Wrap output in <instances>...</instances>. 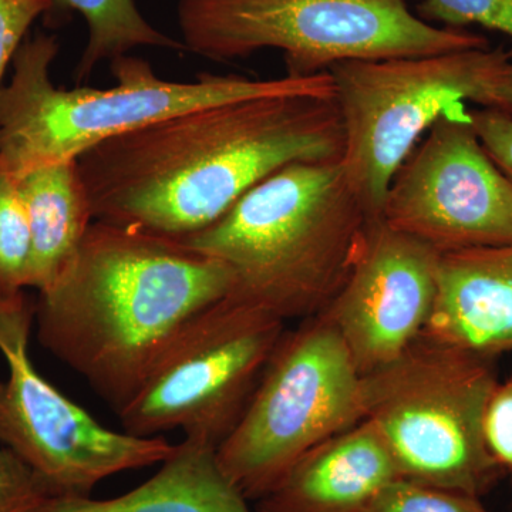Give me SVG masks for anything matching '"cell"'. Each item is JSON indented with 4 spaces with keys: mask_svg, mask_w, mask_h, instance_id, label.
Masks as SVG:
<instances>
[{
    "mask_svg": "<svg viewBox=\"0 0 512 512\" xmlns=\"http://www.w3.org/2000/svg\"><path fill=\"white\" fill-rule=\"evenodd\" d=\"M335 99L268 96L177 114L77 158L94 221L184 239L286 165L335 161Z\"/></svg>",
    "mask_w": 512,
    "mask_h": 512,
    "instance_id": "obj_1",
    "label": "cell"
},
{
    "mask_svg": "<svg viewBox=\"0 0 512 512\" xmlns=\"http://www.w3.org/2000/svg\"><path fill=\"white\" fill-rule=\"evenodd\" d=\"M55 498L32 468L0 446V512H49Z\"/></svg>",
    "mask_w": 512,
    "mask_h": 512,
    "instance_id": "obj_21",
    "label": "cell"
},
{
    "mask_svg": "<svg viewBox=\"0 0 512 512\" xmlns=\"http://www.w3.org/2000/svg\"><path fill=\"white\" fill-rule=\"evenodd\" d=\"M362 420V376L335 326L312 316L285 330L218 460L258 501L306 453Z\"/></svg>",
    "mask_w": 512,
    "mask_h": 512,
    "instance_id": "obj_7",
    "label": "cell"
},
{
    "mask_svg": "<svg viewBox=\"0 0 512 512\" xmlns=\"http://www.w3.org/2000/svg\"><path fill=\"white\" fill-rule=\"evenodd\" d=\"M248 501L221 467L217 447L184 437L134 490L109 500L55 498L49 512H252Z\"/></svg>",
    "mask_w": 512,
    "mask_h": 512,
    "instance_id": "obj_15",
    "label": "cell"
},
{
    "mask_svg": "<svg viewBox=\"0 0 512 512\" xmlns=\"http://www.w3.org/2000/svg\"><path fill=\"white\" fill-rule=\"evenodd\" d=\"M420 338L488 359L512 350V244L440 254Z\"/></svg>",
    "mask_w": 512,
    "mask_h": 512,
    "instance_id": "obj_13",
    "label": "cell"
},
{
    "mask_svg": "<svg viewBox=\"0 0 512 512\" xmlns=\"http://www.w3.org/2000/svg\"><path fill=\"white\" fill-rule=\"evenodd\" d=\"M476 103L512 116V52L484 73Z\"/></svg>",
    "mask_w": 512,
    "mask_h": 512,
    "instance_id": "obj_25",
    "label": "cell"
},
{
    "mask_svg": "<svg viewBox=\"0 0 512 512\" xmlns=\"http://www.w3.org/2000/svg\"><path fill=\"white\" fill-rule=\"evenodd\" d=\"M380 220L439 254L512 244V181L464 104L441 116L394 174Z\"/></svg>",
    "mask_w": 512,
    "mask_h": 512,
    "instance_id": "obj_11",
    "label": "cell"
},
{
    "mask_svg": "<svg viewBox=\"0 0 512 512\" xmlns=\"http://www.w3.org/2000/svg\"><path fill=\"white\" fill-rule=\"evenodd\" d=\"M74 12L83 16L89 28V40L76 69L79 83L94 72L97 64L126 56L136 47L185 49L183 42L153 28L134 0H52L43 20L49 28H57L72 18Z\"/></svg>",
    "mask_w": 512,
    "mask_h": 512,
    "instance_id": "obj_17",
    "label": "cell"
},
{
    "mask_svg": "<svg viewBox=\"0 0 512 512\" xmlns=\"http://www.w3.org/2000/svg\"><path fill=\"white\" fill-rule=\"evenodd\" d=\"M439 256L382 220L367 222L345 282L319 313L360 376L390 365L420 338L436 301Z\"/></svg>",
    "mask_w": 512,
    "mask_h": 512,
    "instance_id": "obj_12",
    "label": "cell"
},
{
    "mask_svg": "<svg viewBox=\"0 0 512 512\" xmlns=\"http://www.w3.org/2000/svg\"><path fill=\"white\" fill-rule=\"evenodd\" d=\"M232 289L227 265L180 239L93 221L37 296V340L119 413L174 339Z\"/></svg>",
    "mask_w": 512,
    "mask_h": 512,
    "instance_id": "obj_2",
    "label": "cell"
},
{
    "mask_svg": "<svg viewBox=\"0 0 512 512\" xmlns=\"http://www.w3.org/2000/svg\"><path fill=\"white\" fill-rule=\"evenodd\" d=\"M483 434L488 453L512 474V377L498 383L485 406Z\"/></svg>",
    "mask_w": 512,
    "mask_h": 512,
    "instance_id": "obj_22",
    "label": "cell"
},
{
    "mask_svg": "<svg viewBox=\"0 0 512 512\" xmlns=\"http://www.w3.org/2000/svg\"><path fill=\"white\" fill-rule=\"evenodd\" d=\"M417 16L444 28L477 25L512 39V0H421Z\"/></svg>",
    "mask_w": 512,
    "mask_h": 512,
    "instance_id": "obj_20",
    "label": "cell"
},
{
    "mask_svg": "<svg viewBox=\"0 0 512 512\" xmlns=\"http://www.w3.org/2000/svg\"><path fill=\"white\" fill-rule=\"evenodd\" d=\"M284 333V319L229 293L168 346L117 413L123 430L143 437L181 430L218 450L247 410Z\"/></svg>",
    "mask_w": 512,
    "mask_h": 512,
    "instance_id": "obj_8",
    "label": "cell"
},
{
    "mask_svg": "<svg viewBox=\"0 0 512 512\" xmlns=\"http://www.w3.org/2000/svg\"><path fill=\"white\" fill-rule=\"evenodd\" d=\"M365 512H490L474 495L394 478L380 488Z\"/></svg>",
    "mask_w": 512,
    "mask_h": 512,
    "instance_id": "obj_19",
    "label": "cell"
},
{
    "mask_svg": "<svg viewBox=\"0 0 512 512\" xmlns=\"http://www.w3.org/2000/svg\"><path fill=\"white\" fill-rule=\"evenodd\" d=\"M35 301L26 293L0 298V446L32 468L57 498L92 497L94 488L124 471L157 466L175 444L111 430L60 393L29 356Z\"/></svg>",
    "mask_w": 512,
    "mask_h": 512,
    "instance_id": "obj_10",
    "label": "cell"
},
{
    "mask_svg": "<svg viewBox=\"0 0 512 512\" xmlns=\"http://www.w3.org/2000/svg\"><path fill=\"white\" fill-rule=\"evenodd\" d=\"M507 50L350 60L330 67L342 120V164L370 221L380 220L394 174L447 111L476 103L484 73Z\"/></svg>",
    "mask_w": 512,
    "mask_h": 512,
    "instance_id": "obj_9",
    "label": "cell"
},
{
    "mask_svg": "<svg viewBox=\"0 0 512 512\" xmlns=\"http://www.w3.org/2000/svg\"><path fill=\"white\" fill-rule=\"evenodd\" d=\"M57 53V37L37 33L13 57L12 79L0 92V173L19 177L77 160L110 138L202 107L268 96L335 97L329 72L279 79L204 73L194 82H170L128 55L110 62L117 86L60 89L50 77Z\"/></svg>",
    "mask_w": 512,
    "mask_h": 512,
    "instance_id": "obj_3",
    "label": "cell"
},
{
    "mask_svg": "<svg viewBox=\"0 0 512 512\" xmlns=\"http://www.w3.org/2000/svg\"><path fill=\"white\" fill-rule=\"evenodd\" d=\"M399 477L379 434L362 420L296 461L256 501V512H365L380 488Z\"/></svg>",
    "mask_w": 512,
    "mask_h": 512,
    "instance_id": "obj_14",
    "label": "cell"
},
{
    "mask_svg": "<svg viewBox=\"0 0 512 512\" xmlns=\"http://www.w3.org/2000/svg\"><path fill=\"white\" fill-rule=\"evenodd\" d=\"M52 0H0V92L3 74L33 22L45 16Z\"/></svg>",
    "mask_w": 512,
    "mask_h": 512,
    "instance_id": "obj_23",
    "label": "cell"
},
{
    "mask_svg": "<svg viewBox=\"0 0 512 512\" xmlns=\"http://www.w3.org/2000/svg\"><path fill=\"white\" fill-rule=\"evenodd\" d=\"M16 178L32 232L29 288L46 291L72 264L94 217L77 160Z\"/></svg>",
    "mask_w": 512,
    "mask_h": 512,
    "instance_id": "obj_16",
    "label": "cell"
},
{
    "mask_svg": "<svg viewBox=\"0 0 512 512\" xmlns=\"http://www.w3.org/2000/svg\"><path fill=\"white\" fill-rule=\"evenodd\" d=\"M470 117L485 150L512 181V116L481 107L470 111Z\"/></svg>",
    "mask_w": 512,
    "mask_h": 512,
    "instance_id": "obj_24",
    "label": "cell"
},
{
    "mask_svg": "<svg viewBox=\"0 0 512 512\" xmlns=\"http://www.w3.org/2000/svg\"><path fill=\"white\" fill-rule=\"evenodd\" d=\"M369 221L340 158L286 165L180 241L227 265L232 293L286 322L329 305Z\"/></svg>",
    "mask_w": 512,
    "mask_h": 512,
    "instance_id": "obj_4",
    "label": "cell"
},
{
    "mask_svg": "<svg viewBox=\"0 0 512 512\" xmlns=\"http://www.w3.org/2000/svg\"><path fill=\"white\" fill-rule=\"evenodd\" d=\"M494 359L419 338L390 365L362 376L363 420L399 476L481 498L504 476L485 446Z\"/></svg>",
    "mask_w": 512,
    "mask_h": 512,
    "instance_id": "obj_6",
    "label": "cell"
},
{
    "mask_svg": "<svg viewBox=\"0 0 512 512\" xmlns=\"http://www.w3.org/2000/svg\"><path fill=\"white\" fill-rule=\"evenodd\" d=\"M32 232L16 178L0 173V298L29 288Z\"/></svg>",
    "mask_w": 512,
    "mask_h": 512,
    "instance_id": "obj_18",
    "label": "cell"
},
{
    "mask_svg": "<svg viewBox=\"0 0 512 512\" xmlns=\"http://www.w3.org/2000/svg\"><path fill=\"white\" fill-rule=\"evenodd\" d=\"M178 25L185 49L211 60L281 50L289 76L490 47L484 36L424 22L407 0H180Z\"/></svg>",
    "mask_w": 512,
    "mask_h": 512,
    "instance_id": "obj_5",
    "label": "cell"
}]
</instances>
